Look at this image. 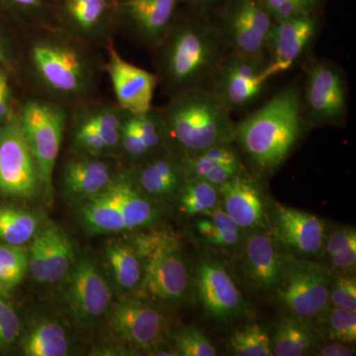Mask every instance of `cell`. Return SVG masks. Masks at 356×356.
I'll use <instances>...</instances> for the list:
<instances>
[{
  "instance_id": "obj_4",
  "label": "cell",
  "mask_w": 356,
  "mask_h": 356,
  "mask_svg": "<svg viewBox=\"0 0 356 356\" xmlns=\"http://www.w3.org/2000/svg\"><path fill=\"white\" fill-rule=\"evenodd\" d=\"M165 147L177 156L233 144L236 123L231 111L211 89H188L170 96L159 108Z\"/></svg>"
},
{
  "instance_id": "obj_21",
  "label": "cell",
  "mask_w": 356,
  "mask_h": 356,
  "mask_svg": "<svg viewBox=\"0 0 356 356\" xmlns=\"http://www.w3.org/2000/svg\"><path fill=\"white\" fill-rule=\"evenodd\" d=\"M273 217L276 236L283 245L306 255L322 250L325 227L315 215L277 204Z\"/></svg>"
},
{
  "instance_id": "obj_39",
  "label": "cell",
  "mask_w": 356,
  "mask_h": 356,
  "mask_svg": "<svg viewBox=\"0 0 356 356\" xmlns=\"http://www.w3.org/2000/svg\"><path fill=\"white\" fill-rule=\"evenodd\" d=\"M330 300L337 308L356 312V281L350 275L336 276L330 284Z\"/></svg>"
},
{
  "instance_id": "obj_17",
  "label": "cell",
  "mask_w": 356,
  "mask_h": 356,
  "mask_svg": "<svg viewBox=\"0 0 356 356\" xmlns=\"http://www.w3.org/2000/svg\"><path fill=\"white\" fill-rule=\"evenodd\" d=\"M65 298L72 315L90 324L109 310L111 293L99 268L90 259H81L70 269Z\"/></svg>"
},
{
  "instance_id": "obj_19",
  "label": "cell",
  "mask_w": 356,
  "mask_h": 356,
  "mask_svg": "<svg viewBox=\"0 0 356 356\" xmlns=\"http://www.w3.org/2000/svg\"><path fill=\"white\" fill-rule=\"evenodd\" d=\"M110 329L131 346L142 350L158 348L165 321L158 309L142 299L117 302L109 316Z\"/></svg>"
},
{
  "instance_id": "obj_50",
  "label": "cell",
  "mask_w": 356,
  "mask_h": 356,
  "mask_svg": "<svg viewBox=\"0 0 356 356\" xmlns=\"http://www.w3.org/2000/svg\"><path fill=\"white\" fill-rule=\"evenodd\" d=\"M6 289L1 284H0V300L1 299L2 295H3V290Z\"/></svg>"
},
{
  "instance_id": "obj_49",
  "label": "cell",
  "mask_w": 356,
  "mask_h": 356,
  "mask_svg": "<svg viewBox=\"0 0 356 356\" xmlns=\"http://www.w3.org/2000/svg\"><path fill=\"white\" fill-rule=\"evenodd\" d=\"M0 65L10 70L14 67L13 51L8 46L3 35L0 32Z\"/></svg>"
},
{
  "instance_id": "obj_1",
  "label": "cell",
  "mask_w": 356,
  "mask_h": 356,
  "mask_svg": "<svg viewBox=\"0 0 356 356\" xmlns=\"http://www.w3.org/2000/svg\"><path fill=\"white\" fill-rule=\"evenodd\" d=\"M25 65L41 97L67 108L95 97L99 62L91 47L60 28L44 27L32 33Z\"/></svg>"
},
{
  "instance_id": "obj_8",
  "label": "cell",
  "mask_w": 356,
  "mask_h": 356,
  "mask_svg": "<svg viewBox=\"0 0 356 356\" xmlns=\"http://www.w3.org/2000/svg\"><path fill=\"white\" fill-rule=\"evenodd\" d=\"M302 112L308 126H339L348 114L346 74L331 60H317L307 70L300 89Z\"/></svg>"
},
{
  "instance_id": "obj_2",
  "label": "cell",
  "mask_w": 356,
  "mask_h": 356,
  "mask_svg": "<svg viewBox=\"0 0 356 356\" xmlns=\"http://www.w3.org/2000/svg\"><path fill=\"white\" fill-rule=\"evenodd\" d=\"M182 7L154 49L159 83L170 96L188 89H210L229 53L207 14Z\"/></svg>"
},
{
  "instance_id": "obj_48",
  "label": "cell",
  "mask_w": 356,
  "mask_h": 356,
  "mask_svg": "<svg viewBox=\"0 0 356 356\" xmlns=\"http://www.w3.org/2000/svg\"><path fill=\"white\" fill-rule=\"evenodd\" d=\"M322 356H350L353 355V350L348 348V344L343 343H336L327 344L324 346L318 353Z\"/></svg>"
},
{
  "instance_id": "obj_3",
  "label": "cell",
  "mask_w": 356,
  "mask_h": 356,
  "mask_svg": "<svg viewBox=\"0 0 356 356\" xmlns=\"http://www.w3.org/2000/svg\"><path fill=\"white\" fill-rule=\"evenodd\" d=\"M308 124L300 88L289 84L254 113L236 123L235 140L259 172L270 173L289 156Z\"/></svg>"
},
{
  "instance_id": "obj_15",
  "label": "cell",
  "mask_w": 356,
  "mask_h": 356,
  "mask_svg": "<svg viewBox=\"0 0 356 356\" xmlns=\"http://www.w3.org/2000/svg\"><path fill=\"white\" fill-rule=\"evenodd\" d=\"M58 28L88 46L105 44L115 30V0H54Z\"/></svg>"
},
{
  "instance_id": "obj_29",
  "label": "cell",
  "mask_w": 356,
  "mask_h": 356,
  "mask_svg": "<svg viewBox=\"0 0 356 356\" xmlns=\"http://www.w3.org/2000/svg\"><path fill=\"white\" fill-rule=\"evenodd\" d=\"M23 350L29 356L67 355L69 341L64 327L57 323H40L25 337Z\"/></svg>"
},
{
  "instance_id": "obj_33",
  "label": "cell",
  "mask_w": 356,
  "mask_h": 356,
  "mask_svg": "<svg viewBox=\"0 0 356 356\" xmlns=\"http://www.w3.org/2000/svg\"><path fill=\"white\" fill-rule=\"evenodd\" d=\"M229 346L231 353L236 356L273 355L270 337L259 325H245L234 332Z\"/></svg>"
},
{
  "instance_id": "obj_40",
  "label": "cell",
  "mask_w": 356,
  "mask_h": 356,
  "mask_svg": "<svg viewBox=\"0 0 356 356\" xmlns=\"http://www.w3.org/2000/svg\"><path fill=\"white\" fill-rule=\"evenodd\" d=\"M15 13L24 16L32 23H41L53 6L54 0H1Z\"/></svg>"
},
{
  "instance_id": "obj_18",
  "label": "cell",
  "mask_w": 356,
  "mask_h": 356,
  "mask_svg": "<svg viewBox=\"0 0 356 356\" xmlns=\"http://www.w3.org/2000/svg\"><path fill=\"white\" fill-rule=\"evenodd\" d=\"M196 285L201 306L210 318L229 321L242 315L245 308L242 294L228 270L217 259L201 257Z\"/></svg>"
},
{
  "instance_id": "obj_35",
  "label": "cell",
  "mask_w": 356,
  "mask_h": 356,
  "mask_svg": "<svg viewBox=\"0 0 356 356\" xmlns=\"http://www.w3.org/2000/svg\"><path fill=\"white\" fill-rule=\"evenodd\" d=\"M273 22L320 11L325 0H259Z\"/></svg>"
},
{
  "instance_id": "obj_12",
  "label": "cell",
  "mask_w": 356,
  "mask_h": 356,
  "mask_svg": "<svg viewBox=\"0 0 356 356\" xmlns=\"http://www.w3.org/2000/svg\"><path fill=\"white\" fill-rule=\"evenodd\" d=\"M266 58L248 57L229 51L218 67L211 90L231 113L254 104L264 93L269 79Z\"/></svg>"
},
{
  "instance_id": "obj_5",
  "label": "cell",
  "mask_w": 356,
  "mask_h": 356,
  "mask_svg": "<svg viewBox=\"0 0 356 356\" xmlns=\"http://www.w3.org/2000/svg\"><path fill=\"white\" fill-rule=\"evenodd\" d=\"M132 247L142 266L140 290L163 305L179 303L186 296L189 274L177 236L166 232L139 234Z\"/></svg>"
},
{
  "instance_id": "obj_31",
  "label": "cell",
  "mask_w": 356,
  "mask_h": 356,
  "mask_svg": "<svg viewBox=\"0 0 356 356\" xmlns=\"http://www.w3.org/2000/svg\"><path fill=\"white\" fill-rule=\"evenodd\" d=\"M39 229L32 213L13 207H0V240L11 245L29 242Z\"/></svg>"
},
{
  "instance_id": "obj_26",
  "label": "cell",
  "mask_w": 356,
  "mask_h": 356,
  "mask_svg": "<svg viewBox=\"0 0 356 356\" xmlns=\"http://www.w3.org/2000/svg\"><path fill=\"white\" fill-rule=\"evenodd\" d=\"M105 191L120 211L126 229L142 228L156 221V208L134 181L131 173H117Z\"/></svg>"
},
{
  "instance_id": "obj_9",
  "label": "cell",
  "mask_w": 356,
  "mask_h": 356,
  "mask_svg": "<svg viewBox=\"0 0 356 356\" xmlns=\"http://www.w3.org/2000/svg\"><path fill=\"white\" fill-rule=\"evenodd\" d=\"M128 116L116 102L95 98L69 108L67 127L77 153L100 156L120 147L122 129Z\"/></svg>"
},
{
  "instance_id": "obj_7",
  "label": "cell",
  "mask_w": 356,
  "mask_h": 356,
  "mask_svg": "<svg viewBox=\"0 0 356 356\" xmlns=\"http://www.w3.org/2000/svg\"><path fill=\"white\" fill-rule=\"evenodd\" d=\"M208 16L229 51L266 58L273 21L259 0H222Z\"/></svg>"
},
{
  "instance_id": "obj_6",
  "label": "cell",
  "mask_w": 356,
  "mask_h": 356,
  "mask_svg": "<svg viewBox=\"0 0 356 356\" xmlns=\"http://www.w3.org/2000/svg\"><path fill=\"white\" fill-rule=\"evenodd\" d=\"M69 108L41 96L27 98L17 113L21 132L36 161L42 186L51 191L55 170L65 129Z\"/></svg>"
},
{
  "instance_id": "obj_14",
  "label": "cell",
  "mask_w": 356,
  "mask_h": 356,
  "mask_svg": "<svg viewBox=\"0 0 356 356\" xmlns=\"http://www.w3.org/2000/svg\"><path fill=\"white\" fill-rule=\"evenodd\" d=\"M321 10L273 22L266 41V76L284 74L305 55L320 29Z\"/></svg>"
},
{
  "instance_id": "obj_24",
  "label": "cell",
  "mask_w": 356,
  "mask_h": 356,
  "mask_svg": "<svg viewBox=\"0 0 356 356\" xmlns=\"http://www.w3.org/2000/svg\"><path fill=\"white\" fill-rule=\"evenodd\" d=\"M165 154L151 156L131 173L138 187L154 197H168L181 189L188 177L178 156L170 152Z\"/></svg>"
},
{
  "instance_id": "obj_46",
  "label": "cell",
  "mask_w": 356,
  "mask_h": 356,
  "mask_svg": "<svg viewBox=\"0 0 356 356\" xmlns=\"http://www.w3.org/2000/svg\"><path fill=\"white\" fill-rule=\"evenodd\" d=\"M332 266L341 270H350L356 264V243H351L341 252L331 257Z\"/></svg>"
},
{
  "instance_id": "obj_27",
  "label": "cell",
  "mask_w": 356,
  "mask_h": 356,
  "mask_svg": "<svg viewBox=\"0 0 356 356\" xmlns=\"http://www.w3.org/2000/svg\"><path fill=\"white\" fill-rule=\"evenodd\" d=\"M302 320L304 318L294 315L281 318L271 341L273 355H305L315 348L317 343L315 334Z\"/></svg>"
},
{
  "instance_id": "obj_28",
  "label": "cell",
  "mask_w": 356,
  "mask_h": 356,
  "mask_svg": "<svg viewBox=\"0 0 356 356\" xmlns=\"http://www.w3.org/2000/svg\"><path fill=\"white\" fill-rule=\"evenodd\" d=\"M81 208V217L88 231L97 234L125 231L123 217L105 189L90 196Z\"/></svg>"
},
{
  "instance_id": "obj_11",
  "label": "cell",
  "mask_w": 356,
  "mask_h": 356,
  "mask_svg": "<svg viewBox=\"0 0 356 356\" xmlns=\"http://www.w3.org/2000/svg\"><path fill=\"white\" fill-rule=\"evenodd\" d=\"M41 186L36 161L13 114L0 130V194L32 198Z\"/></svg>"
},
{
  "instance_id": "obj_32",
  "label": "cell",
  "mask_w": 356,
  "mask_h": 356,
  "mask_svg": "<svg viewBox=\"0 0 356 356\" xmlns=\"http://www.w3.org/2000/svg\"><path fill=\"white\" fill-rule=\"evenodd\" d=\"M178 193L182 211L191 216L207 214L219 202L217 187L197 178L187 177Z\"/></svg>"
},
{
  "instance_id": "obj_44",
  "label": "cell",
  "mask_w": 356,
  "mask_h": 356,
  "mask_svg": "<svg viewBox=\"0 0 356 356\" xmlns=\"http://www.w3.org/2000/svg\"><path fill=\"white\" fill-rule=\"evenodd\" d=\"M243 170H243V165H222L213 168L200 179L218 188L222 184L231 180L232 178L240 175Z\"/></svg>"
},
{
  "instance_id": "obj_42",
  "label": "cell",
  "mask_w": 356,
  "mask_h": 356,
  "mask_svg": "<svg viewBox=\"0 0 356 356\" xmlns=\"http://www.w3.org/2000/svg\"><path fill=\"white\" fill-rule=\"evenodd\" d=\"M8 72L6 67L0 65V130L13 115L11 112L13 90L9 81Z\"/></svg>"
},
{
  "instance_id": "obj_36",
  "label": "cell",
  "mask_w": 356,
  "mask_h": 356,
  "mask_svg": "<svg viewBox=\"0 0 356 356\" xmlns=\"http://www.w3.org/2000/svg\"><path fill=\"white\" fill-rule=\"evenodd\" d=\"M175 346L178 355L215 356L216 348L197 327H185L175 336Z\"/></svg>"
},
{
  "instance_id": "obj_30",
  "label": "cell",
  "mask_w": 356,
  "mask_h": 356,
  "mask_svg": "<svg viewBox=\"0 0 356 356\" xmlns=\"http://www.w3.org/2000/svg\"><path fill=\"white\" fill-rule=\"evenodd\" d=\"M107 261L117 283L124 289H133L142 280V266L132 245L110 243L106 248Z\"/></svg>"
},
{
  "instance_id": "obj_20",
  "label": "cell",
  "mask_w": 356,
  "mask_h": 356,
  "mask_svg": "<svg viewBox=\"0 0 356 356\" xmlns=\"http://www.w3.org/2000/svg\"><path fill=\"white\" fill-rule=\"evenodd\" d=\"M28 252V268L40 283H55L64 278L74 262V248L64 229L48 222L33 236Z\"/></svg>"
},
{
  "instance_id": "obj_25",
  "label": "cell",
  "mask_w": 356,
  "mask_h": 356,
  "mask_svg": "<svg viewBox=\"0 0 356 356\" xmlns=\"http://www.w3.org/2000/svg\"><path fill=\"white\" fill-rule=\"evenodd\" d=\"M117 173L102 156L79 154L65 163L63 180L70 194L88 198L106 188Z\"/></svg>"
},
{
  "instance_id": "obj_22",
  "label": "cell",
  "mask_w": 356,
  "mask_h": 356,
  "mask_svg": "<svg viewBox=\"0 0 356 356\" xmlns=\"http://www.w3.org/2000/svg\"><path fill=\"white\" fill-rule=\"evenodd\" d=\"M218 191L222 209L238 228L254 229L264 224L266 208L261 188L245 170L218 187Z\"/></svg>"
},
{
  "instance_id": "obj_10",
  "label": "cell",
  "mask_w": 356,
  "mask_h": 356,
  "mask_svg": "<svg viewBox=\"0 0 356 356\" xmlns=\"http://www.w3.org/2000/svg\"><path fill=\"white\" fill-rule=\"evenodd\" d=\"M329 273L315 262L285 259L282 275L274 290L278 300L301 318L316 317L330 300Z\"/></svg>"
},
{
  "instance_id": "obj_13",
  "label": "cell",
  "mask_w": 356,
  "mask_h": 356,
  "mask_svg": "<svg viewBox=\"0 0 356 356\" xmlns=\"http://www.w3.org/2000/svg\"><path fill=\"white\" fill-rule=\"evenodd\" d=\"M181 0H115V29L154 49L170 31Z\"/></svg>"
},
{
  "instance_id": "obj_47",
  "label": "cell",
  "mask_w": 356,
  "mask_h": 356,
  "mask_svg": "<svg viewBox=\"0 0 356 356\" xmlns=\"http://www.w3.org/2000/svg\"><path fill=\"white\" fill-rule=\"evenodd\" d=\"M222 0H181L182 6L207 15Z\"/></svg>"
},
{
  "instance_id": "obj_16",
  "label": "cell",
  "mask_w": 356,
  "mask_h": 356,
  "mask_svg": "<svg viewBox=\"0 0 356 356\" xmlns=\"http://www.w3.org/2000/svg\"><path fill=\"white\" fill-rule=\"evenodd\" d=\"M104 67L113 88L116 103L129 114L145 113L153 108L154 91L159 84L156 74L124 60L113 41L106 44Z\"/></svg>"
},
{
  "instance_id": "obj_23",
  "label": "cell",
  "mask_w": 356,
  "mask_h": 356,
  "mask_svg": "<svg viewBox=\"0 0 356 356\" xmlns=\"http://www.w3.org/2000/svg\"><path fill=\"white\" fill-rule=\"evenodd\" d=\"M284 262V257L270 236L257 232L248 236L243 269L254 289L261 292L275 290L282 275Z\"/></svg>"
},
{
  "instance_id": "obj_43",
  "label": "cell",
  "mask_w": 356,
  "mask_h": 356,
  "mask_svg": "<svg viewBox=\"0 0 356 356\" xmlns=\"http://www.w3.org/2000/svg\"><path fill=\"white\" fill-rule=\"evenodd\" d=\"M20 332V320L13 307L0 318V348L10 346Z\"/></svg>"
},
{
  "instance_id": "obj_45",
  "label": "cell",
  "mask_w": 356,
  "mask_h": 356,
  "mask_svg": "<svg viewBox=\"0 0 356 356\" xmlns=\"http://www.w3.org/2000/svg\"><path fill=\"white\" fill-rule=\"evenodd\" d=\"M353 243H356L355 229H337L327 238V243H325V252L331 257Z\"/></svg>"
},
{
  "instance_id": "obj_37",
  "label": "cell",
  "mask_w": 356,
  "mask_h": 356,
  "mask_svg": "<svg viewBox=\"0 0 356 356\" xmlns=\"http://www.w3.org/2000/svg\"><path fill=\"white\" fill-rule=\"evenodd\" d=\"M327 327L330 337L334 341L346 344L355 343V312L334 307L327 316Z\"/></svg>"
},
{
  "instance_id": "obj_41",
  "label": "cell",
  "mask_w": 356,
  "mask_h": 356,
  "mask_svg": "<svg viewBox=\"0 0 356 356\" xmlns=\"http://www.w3.org/2000/svg\"><path fill=\"white\" fill-rule=\"evenodd\" d=\"M120 147L129 158L133 159H146L151 156L134 127L131 114H129L122 129Z\"/></svg>"
},
{
  "instance_id": "obj_38",
  "label": "cell",
  "mask_w": 356,
  "mask_h": 356,
  "mask_svg": "<svg viewBox=\"0 0 356 356\" xmlns=\"http://www.w3.org/2000/svg\"><path fill=\"white\" fill-rule=\"evenodd\" d=\"M196 222V233L203 243L215 247H233L240 240V232L229 231L214 224L206 215Z\"/></svg>"
},
{
  "instance_id": "obj_34",
  "label": "cell",
  "mask_w": 356,
  "mask_h": 356,
  "mask_svg": "<svg viewBox=\"0 0 356 356\" xmlns=\"http://www.w3.org/2000/svg\"><path fill=\"white\" fill-rule=\"evenodd\" d=\"M28 269V252L20 245H0V284L6 289L15 287Z\"/></svg>"
}]
</instances>
